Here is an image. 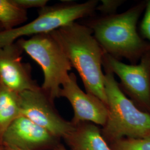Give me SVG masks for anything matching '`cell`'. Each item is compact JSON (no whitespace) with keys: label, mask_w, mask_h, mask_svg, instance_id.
<instances>
[{"label":"cell","mask_w":150,"mask_h":150,"mask_svg":"<svg viewBox=\"0 0 150 150\" xmlns=\"http://www.w3.org/2000/svg\"><path fill=\"white\" fill-rule=\"evenodd\" d=\"M109 146L112 150H150V136L142 139H123Z\"/></svg>","instance_id":"14"},{"label":"cell","mask_w":150,"mask_h":150,"mask_svg":"<svg viewBox=\"0 0 150 150\" xmlns=\"http://www.w3.org/2000/svg\"><path fill=\"white\" fill-rule=\"evenodd\" d=\"M27 18V10L16 5L12 0H0V24L3 30L23 25Z\"/></svg>","instance_id":"13"},{"label":"cell","mask_w":150,"mask_h":150,"mask_svg":"<svg viewBox=\"0 0 150 150\" xmlns=\"http://www.w3.org/2000/svg\"><path fill=\"white\" fill-rule=\"evenodd\" d=\"M23 52L16 42L0 48L1 83L17 93L40 87L32 79L31 66L22 62Z\"/></svg>","instance_id":"10"},{"label":"cell","mask_w":150,"mask_h":150,"mask_svg":"<svg viewBox=\"0 0 150 150\" xmlns=\"http://www.w3.org/2000/svg\"><path fill=\"white\" fill-rule=\"evenodd\" d=\"M2 150H22L19 149H17L15 147H6L4 146V148H2Z\"/></svg>","instance_id":"19"},{"label":"cell","mask_w":150,"mask_h":150,"mask_svg":"<svg viewBox=\"0 0 150 150\" xmlns=\"http://www.w3.org/2000/svg\"><path fill=\"white\" fill-rule=\"evenodd\" d=\"M54 150H68L65 147L64 145H62V144L59 143V145H57Z\"/></svg>","instance_id":"18"},{"label":"cell","mask_w":150,"mask_h":150,"mask_svg":"<svg viewBox=\"0 0 150 150\" xmlns=\"http://www.w3.org/2000/svg\"><path fill=\"white\" fill-rule=\"evenodd\" d=\"M59 97L66 98L74 110V117L71 122L74 125L89 122L103 127L107 121V105L92 94L85 92L77 83L74 73H70L62 85Z\"/></svg>","instance_id":"8"},{"label":"cell","mask_w":150,"mask_h":150,"mask_svg":"<svg viewBox=\"0 0 150 150\" xmlns=\"http://www.w3.org/2000/svg\"><path fill=\"white\" fill-rule=\"evenodd\" d=\"M2 30H3V28L2 27L1 25L0 24V31H2Z\"/></svg>","instance_id":"20"},{"label":"cell","mask_w":150,"mask_h":150,"mask_svg":"<svg viewBox=\"0 0 150 150\" xmlns=\"http://www.w3.org/2000/svg\"><path fill=\"white\" fill-rule=\"evenodd\" d=\"M102 66L118 76L122 91L139 110L150 115V50L136 64H126L105 54Z\"/></svg>","instance_id":"6"},{"label":"cell","mask_w":150,"mask_h":150,"mask_svg":"<svg viewBox=\"0 0 150 150\" xmlns=\"http://www.w3.org/2000/svg\"><path fill=\"white\" fill-rule=\"evenodd\" d=\"M142 38L146 39L150 43V0L147 1L145 15L140 25Z\"/></svg>","instance_id":"16"},{"label":"cell","mask_w":150,"mask_h":150,"mask_svg":"<svg viewBox=\"0 0 150 150\" xmlns=\"http://www.w3.org/2000/svg\"><path fill=\"white\" fill-rule=\"evenodd\" d=\"M64 2L39 9L37 18L27 24L0 31V48L15 43L20 38L49 33L79 19L91 16L99 4L97 0L82 3Z\"/></svg>","instance_id":"5"},{"label":"cell","mask_w":150,"mask_h":150,"mask_svg":"<svg viewBox=\"0 0 150 150\" xmlns=\"http://www.w3.org/2000/svg\"><path fill=\"white\" fill-rule=\"evenodd\" d=\"M146 2H140L121 13L102 16L86 23L105 54L120 61L126 59L131 64H136L150 51V43L137 30Z\"/></svg>","instance_id":"2"},{"label":"cell","mask_w":150,"mask_h":150,"mask_svg":"<svg viewBox=\"0 0 150 150\" xmlns=\"http://www.w3.org/2000/svg\"><path fill=\"white\" fill-rule=\"evenodd\" d=\"M16 42L41 67L44 80L41 88L54 102L72 68L60 45L50 33L21 38Z\"/></svg>","instance_id":"4"},{"label":"cell","mask_w":150,"mask_h":150,"mask_svg":"<svg viewBox=\"0 0 150 150\" xmlns=\"http://www.w3.org/2000/svg\"><path fill=\"white\" fill-rule=\"evenodd\" d=\"M59 141L48 131L21 115L6 129L0 145L22 150H54Z\"/></svg>","instance_id":"9"},{"label":"cell","mask_w":150,"mask_h":150,"mask_svg":"<svg viewBox=\"0 0 150 150\" xmlns=\"http://www.w3.org/2000/svg\"><path fill=\"white\" fill-rule=\"evenodd\" d=\"M19 94L21 115L46 129L58 139H64L75 125L62 117L56 110L54 102L41 87Z\"/></svg>","instance_id":"7"},{"label":"cell","mask_w":150,"mask_h":150,"mask_svg":"<svg viewBox=\"0 0 150 150\" xmlns=\"http://www.w3.org/2000/svg\"><path fill=\"white\" fill-rule=\"evenodd\" d=\"M0 83H1V81H0Z\"/></svg>","instance_id":"22"},{"label":"cell","mask_w":150,"mask_h":150,"mask_svg":"<svg viewBox=\"0 0 150 150\" xmlns=\"http://www.w3.org/2000/svg\"><path fill=\"white\" fill-rule=\"evenodd\" d=\"M101 5H98L96 11H100L103 16L116 14L120 6L125 2L123 0H102Z\"/></svg>","instance_id":"15"},{"label":"cell","mask_w":150,"mask_h":150,"mask_svg":"<svg viewBox=\"0 0 150 150\" xmlns=\"http://www.w3.org/2000/svg\"><path fill=\"white\" fill-rule=\"evenodd\" d=\"M0 150H2V148L0 146Z\"/></svg>","instance_id":"21"},{"label":"cell","mask_w":150,"mask_h":150,"mask_svg":"<svg viewBox=\"0 0 150 150\" xmlns=\"http://www.w3.org/2000/svg\"><path fill=\"white\" fill-rule=\"evenodd\" d=\"M21 116L19 94L0 83V142L6 129Z\"/></svg>","instance_id":"12"},{"label":"cell","mask_w":150,"mask_h":150,"mask_svg":"<svg viewBox=\"0 0 150 150\" xmlns=\"http://www.w3.org/2000/svg\"><path fill=\"white\" fill-rule=\"evenodd\" d=\"M105 70L108 116L101 134L107 144L150 136V115L139 110L121 90L114 75Z\"/></svg>","instance_id":"3"},{"label":"cell","mask_w":150,"mask_h":150,"mask_svg":"<svg viewBox=\"0 0 150 150\" xmlns=\"http://www.w3.org/2000/svg\"><path fill=\"white\" fill-rule=\"evenodd\" d=\"M12 1L16 5L25 10L32 8H42L46 6L48 2V0H12Z\"/></svg>","instance_id":"17"},{"label":"cell","mask_w":150,"mask_h":150,"mask_svg":"<svg viewBox=\"0 0 150 150\" xmlns=\"http://www.w3.org/2000/svg\"><path fill=\"white\" fill-rule=\"evenodd\" d=\"M50 33L60 45L72 67L78 72L86 92L97 97L107 105L102 71L105 52L92 30L86 25L74 22Z\"/></svg>","instance_id":"1"},{"label":"cell","mask_w":150,"mask_h":150,"mask_svg":"<svg viewBox=\"0 0 150 150\" xmlns=\"http://www.w3.org/2000/svg\"><path fill=\"white\" fill-rule=\"evenodd\" d=\"M74 125L72 131L64 139L70 150H112L96 125L83 122Z\"/></svg>","instance_id":"11"}]
</instances>
